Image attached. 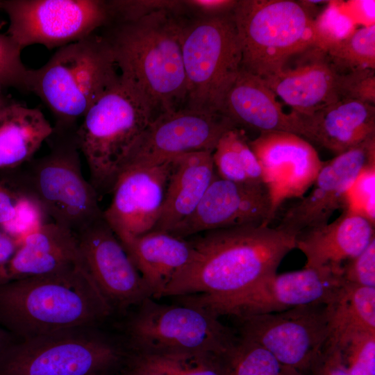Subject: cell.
I'll list each match as a JSON object with an SVG mask.
<instances>
[{"instance_id": "obj_29", "label": "cell", "mask_w": 375, "mask_h": 375, "mask_svg": "<svg viewBox=\"0 0 375 375\" xmlns=\"http://www.w3.org/2000/svg\"><path fill=\"white\" fill-rule=\"evenodd\" d=\"M216 174L237 183L263 184L259 162L238 127L225 132L212 151Z\"/></svg>"}, {"instance_id": "obj_22", "label": "cell", "mask_w": 375, "mask_h": 375, "mask_svg": "<svg viewBox=\"0 0 375 375\" xmlns=\"http://www.w3.org/2000/svg\"><path fill=\"white\" fill-rule=\"evenodd\" d=\"M374 234V224L343 210L333 222L297 234L295 247L306 258L304 267L326 268L340 274L342 266L364 251Z\"/></svg>"}, {"instance_id": "obj_13", "label": "cell", "mask_w": 375, "mask_h": 375, "mask_svg": "<svg viewBox=\"0 0 375 375\" xmlns=\"http://www.w3.org/2000/svg\"><path fill=\"white\" fill-rule=\"evenodd\" d=\"M240 337L269 351L283 365L305 375L328 340L331 303L239 319Z\"/></svg>"}, {"instance_id": "obj_23", "label": "cell", "mask_w": 375, "mask_h": 375, "mask_svg": "<svg viewBox=\"0 0 375 375\" xmlns=\"http://www.w3.org/2000/svg\"><path fill=\"white\" fill-rule=\"evenodd\" d=\"M81 262L76 235L47 222L23 237L11 259L0 266V284L53 273Z\"/></svg>"}, {"instance_id": "obj_32", "label": "cell", "mask_w": 375, "mask_h": 375, "mask_svg": "<svg viewBox=\"0 0 375 375\" xmlns=\"http://www.w3.org/2000/svg\"><path fill=\"white\" fill-rule=\"evenodd\" d=\"M339 74L360 69H375V25L355 29L346 38L324 51Z\"/></svg>"}, {"instance_id": "obj_2", "label": "cell", "mask_w": 375, "mask_h": 375, "mask_svg": "<svg viewBox=\"0 0 375 375\" xmlns=\"http://www.w3.org/2000/svg\"><path fill=\"white\" fill-rule=\"evenodd\" d=\"M180 15L160 11L134 21L110 23L101 35L119 76L146 99L155 117L185 107Z\"/></svg>"}, {"instance_id": "obj_39", "label": "cell", "mask_w": 375, "mask_h": 375, "mask_svg": "<svg viewBox=\"0 0 375 375\" xmlns=\"http://www.w3.org/2000/svg\"><path fill=\"white\" fill-rule=\"evenodd\" d=\"M340 277L344 283L375 288V238L359 255L342 266Z\"/></svg>"}, {"instance_id": "obj_5", "label": "cell", "mask_w": 375, "mask_h": 375, "mask_svg": "<svg viewBox=\"0 0 375 375\" xmlns=\"http://www.w3.org/2000/svg\"><path fill=\"white\" fill-rule=\"evenodd\" d=\"M76 131L53 128L46 140L49 152L13 172L24 195L53 222L77 234L102 218L103 210L97 191L83 176Z\"/></svg>"}, {"instance_id": "obj_10", "label": "cell", "mask_w": 375, "mask_h": 375, "mask_svg": "<svg viewBox=\"0 0 375 375\" xmlns=\"http://www.w3.org/2000/svg\"><path fill=\"white\" fill-rule=\"evenodd\" d=\"M340 274L326 268H307L271 274L233 295L219 299L201 294L178 297L185 303L219 317L238 319L278 312L315 303H331L343 285Z\"/></svg>"}, {"instance_id": "obj_12", "label": "cell", "mask_w": 375, "mask_h": 375, "mask_svg": "<svg viewBox=\"0 0 375 375\" xmlns=\"http://www.w3.org/2000/svg\"><path fill=\"white\" fill-rule=\"evenodd\" d=\"M9 19L7 34L21 47L42 44L49 49L81 40L110 22L107 1H1Z\"/></svg>"}, {"instance_id": "obj_8", "label": "cell", "mask_w": 375, "mask_h": 375, "mask_svg": "<svg viewBox=\"0 0 375 375\" xmlns=\"http://www.w3.org/2000/svg\"><path fill=\"white\" fill-rule=\"evenodd\" d=\"M181 47L186 108L219 112L222 99L241 68V49L232 13L183 19Z\"/></svg>"}, {"instance_id": "obj_30", "label": "cell", "mask_w": 375, "mask_h": 375, "mask_svg": "<svg viewBox=\"0 0 375 375\" xmlns=\"http://www.w3.org/2000/svg\"><path fill=\"white\" fill-rule=\"evenodd\" d=\"M223 360L226 375H303L260 344L242 337Z\"/></svg>"}, {"instance_id": "obj_31", "label": "cell", "mask_w": 375, "mask_h": 375, "mask_svg": "<svg viewBox=\"0 0 375 375\" xmlns=\"http://www.w3.org/2000/svg\"><path fill=\"white\" fill-rule=\"evenodd\" d=\"M140 364L160 375H226L223 357L210 353L140 354Z\"/></svg>"}, {"instance_id": "obj_19", "label": "cell", "mask_w": 375, "mask_h": 375, "mask_svg": "<svg viewBox=\"0 0 375 375\" xmlns=\"http://www.w3.org/2000/svg\"><path fill=\"white\" fill-rule=\"evenodd\" d=\"M81 262L111 306L151 297L141 274L103 217L76 234Z\"/></svg>"}, {"instance_id": "obj_46", "label": "cell", "mask_w": 375, "mask_h": 375, "mask_svg": "<svg viewBox=\"0 0 375 375\" xmlns=\"http://www.w3.org/2000/svg\"><path fill=\"white\" fill-rule=\"evenodd\" d=\"M13 101L0 90V112Z\"/></svg>"}, {"instance_id": "obj_36", "label": "cell", "mask_w": 375, "mask_h": 375, "mask_svg": "<svg viewBox=\"0 0 375 375\" xmlns=\"http://www.w3.org/2000/svg\"><path fill=\"white\" fill-rule=\"evenodd\" d=\"M316 47L325 51L333 44L348 37L356 29L353 20L331 2L314 19Z\"/></svg>"}, {"instance_id": "obj_3", "label": "cell", "mask_w": 375, "mask_h": 375, "mask_svg": "<svg viewBox=\"0 0 375 375\" xmlns=\"http://www.w3.org/2000/svg\"><path fill=\"white\" fill-rule=\"evenodd\" d=\"M110 310L82 262L0 284V327L24 338L86 327Z\"/></svg>"}, {"instance_id": "obj_37", "label": "cell", "mask_w": 375, "mask_h": 375, "mask_svg": "<svg viewBox=\"0 0 375 375\" xmlns=\"http://www.w3.org/2000/svg\"><path fill=\"white\" fill-rule=\"evenodd\" d=\"M374 190L375 163L358 174L347 193L344 210L360 215L374 224Z\"/></svg>"}, {"instance_id": "obj_16", "label": "cell", "mask_w": 375, "mask_h": 375, "mask_svg": "<svg viewBox=\"0 0 375 375\" xmlns=\"http://www.w3.org/2000/svg\"><path fill=\"white\" fill-rule=\"evenodd\" d=\"M172 159L151 166H124L118 173L105 221L120 242L153 231L162 208Z\"/></svg>"}, {"instance_id": "obj_45", "label": "cell", "mask_w": 375, "mask_h": 375, "mask_svg": "<svg viewBox=\"0 0 375 375\" xmlns=\"http://www.w3.org/2000/svg\"><path fill=\"white\" fill-rule=\"evenodd\" d=\"M11 339L7 331L0 327V353L10 344Z\"/></svg>"}, {"instance_id": "obj_42", "label": "cell", "mask_w": 375, "mask_h": 375, "mask_svg": "<svg viewBox=\"0 0 375 375\" xmlns=\"http://www.w3.org/2000/svg\"><path fill=\"white\" fill-rule=\"evenodd\" d=\"M238 0H185V10L197 15V18H211L232 13Z\"/></svg>"}, {"instance_id": "obj_9", "label": "cell", "mask_w": 375, "mask_h": 375, "mask_svg": "<svg viewBox=\"0 0 375 375\" xmlns=\"http://www.w3.org/2000/svg\"><path fill=\"white\" fill-rule=\"evenodd\" d=\"M130 333L141 354L202 352L225 356L235 344L232 332L219 317L193 306L141 303Z\"/></svg>"}, {"instance_id": "obj_35", "label": "cell", "mask_w": 375, "mask_h": 375, "mask_svg": "<svg viewBox=\"0 0 375 375\" xmlns=\"http://www.w3.org/2000/svg\"><path fill=\"white\" fill-rule=\"evenodd\" d=\"M107 3L109 24L134 21L160 11L181 14L185 10L183 1L178 0H114Z\"/></svg>"}, {"instance_id": "obj_47", "label": "cell", "mask_w": 375, "mask_h": 375, "mask_svg": "<svg viewBox=\"0 0 375 375\" xmlns=\"http://www.w3.org/2000/svg\"><path fill=\"white\" fill-rule=\"evenodd\" d=\"M0 3H1V1H0Z\"/></svg>"}, {"instance_id": "obj_15", "label": "cell", "mask_w": 375, "mask_h": 375, "mask_svg": "<svg viewBox=\"0 0 375 375\" xmlns=\"http://www.w3.org/2000/svg\"><path fill=\"white\" fill-rule=\"evenodd\" d=\"M375 163V138L324 161L310 192L290 206L276 227L296 235L329 222L344 209L347 193L361 171Z\"/></svg>"}, {"instance_id": "obj_43", "label": "cell", "mask_w": 375, "mask_h": 375, "mask_svg": "<svg viewBox=\"0 0 375 375\" xmlns=\"http://www.w3.org/2000/svg\"><path fill=\"white\" fill-rule=\"evenodd\" d=\"M19 240L4 231L0 238V266L9 261L16 252Z\"/></svg>"}, {"instance_id": "obj_20", "label": "cell", "mask_w": 375, "mask_h": 375, "mask_svg": "<svg viewBox=\"0 0 375 375\" xmlns=\"http://www.w3.org/2000/svg\"><path fill=\"white\" fill-rule=\"evenodd\" d=\"M293 67L284 66L265 84L299 115H309L339 100L335 69L326 52L312 47Z\"/></svg>"}, {"instance_id": "obj_44", "label": "cell", "mask_w": 375, "mask_h": 375, "mask_svg": "<svg viewBox=\"0 0 375 375\" xmlns=\"http://www.w3.org/2000/svg\"><path fill=\"white\" fill-rule=\"evenodd\" d=\"M125 375H160L156 372L136 362L133 369L128 372Z\"/></svg>"}, {"instance_id": "obj_21", "label": "cell", "mask_w": 375, "mask_h": 375, "mask_svg": "<svg viewBox=\"0 0 375 375\" xmlns=\"http://www.w3.org/2000/svg\"><path fill=\"white\" fill-rule=\"evenodd\" d=\"M219 112L236 127L242 126L260 133L282 131L304 137L301 117L293 111L285 112L265 81L241 68L226 90Z\"/></svg>"}, {"instance_id": "obj_7", "label": "cell", "mask_w": 375, "mask_h": 375, "mask_svg": "<svg viewBox=\"0 0 375 375\" xmlns=\"http://www.w3.org/2000/svg\"><path fill=\"white\" fill-rule=\"evenodd\" d=\"M241 69L263 81L316 47L314 19L301 1L238 0L233 10Z\"/></svg>"}, {"instance_id": "obj_17", "label": "cell", "mask_w": 375, "mask_h": 375, "mask_svg": "<svg viewBox=\"0 0 375 375\" xmlns=\"http://www.w3.org/2000/svg\"><path fill=\"white\" fill-rule=\"evenodd\" d=\"M249 144L260 165L274 218L285 201L304 196L324 161L309 142L292 133H262Z\"/></svg>"}, {"instance_id": "obj_40", "label": "cell", "mask_w": 375, "mask_h": 375, "mask_svg": "<svg viewBox=\"0 0 375 375\" xmlns=\"http://www.w3.org/2000/svg\"><path fill=\"white\" fill-rule=\"evenodd\" d=\"M26 199L18 187L12 169H1L0 228H4L15 219Z\"/></svg>"}, {"instance_id": "obj_14", "label": "cell", "mask_w": 375, "mask_h": 375, "mask_svg": "<svg viewBox=\"0 0 375 375\" xmlns=\"http://www.w3.org/2000/svg\"><path fill=\"white\" fill-rule=\"evenodd\" d=\"M234 127L220 112L183 108L161 113L131 144L119 169L124 166L156 165L190 152L213 151L222 135Z\"/></svg>"}, {"instance_id": "obj_26", "label": "cell", "mask_w": 375, "mask_h": 375, "mask_svg": "<svg viewBox=\"0 0 375 375\" xmlns=\"http://www.w3.org/2000/svg\"><path fill=\"white\" fill-rule=\"evenodd\" d=\"M120 242L155 298L160 297L192 253L188 240L162 231H152Z\"/></svg>"}, {"instance_id": "obj_25", "label": "cell", "mask_w": 375, "mask_h": 375, "mask_svg": "<svg viewBox=\"0 0 375 375\" xmlns=\"http://www.w3.org/2000/svg\"><path fill=\"white\" fill-rule=\"evenodd\" d=\"M215 176L212 151H194L174 158L162 208L153 231L169 233L188 218Z\"/></svg>"}, {"instance_id": "obj_38", "label": "cell", "mask_w": 375, "mask_h": 375, "mask_svg": "<svg viewBox=\"0 0 375 375\" xmlns=\"http://www.w3.org/2000/svg\"><path fill=\"white\" fill-rule=\"evenodd\" d=\"M339 99H348L369 104L375 103V72L372 69H360L339 74Z\"/></svg>"}, {"instance_id": "obj_41", "label": "cell", "mask_w": 375, "mask_h": 375, "mask_svg": "<svg viewBox=\"0 0 375 375\" xmlns=\"http://www.w3.org/2000/svg\"><path fill=\"white\" fill-rule=\"evenodd\" d=\"M305 375H351L335 347L325 345Z\"/></svg>"}, {"instance_id": "obj_18", "label": "cell", "mask_w": 375, "mask_h": 375, "mask_svg": "<svg viewBox=\"0 0 375 375\" xmlns=\"http://www.w3.org/2000/svg\"><path fill=\"white\" fill-rule=\"evenodd\" d=\"M273 219L264 184L233 182L216 174L194 211L169 233L186 239L217 229L269 226Z\"/></svg>"}, {"instance_id": "obj_4", "label": "cell", "mask_w": 375, "mask_h": 375, "mask_svg": "<svg viewBox=\"0 0 375 375\" xmlns=\"http://www.w3.org/2000/svg\"><path fill=\"white\" fill-rule=\"evenodd\" d=\"M119 76L109 45L95 32L58 48L43 66L31 69L29 92L51 111L53 128L76 130L78 120Z\"/></svg>"}, {"instance_id": "obj_28", "label": "cell", "mask_w": 375, "mask_h": 375, "mask_svg": "<svg viewBox=\"0 0 375 375\" xmlns=\"http://www.w3.org/2000/svg\"><path fill=\"white\" fill-rule=\"evenodd\" d=\"M375 333V288L343 283L331 303L327 345L358 333Z\"/></svg>"}, {"instance_id": "obj_34", "label": "cell", "mask_w": 375, "mask_h": 375, "mask_svg": "<svg viewBox=\"0 0 375 375\" xmlns=\"http://www.w3.org/2000/svg\"><path fill=\"white\" fill-rule=\"evenodd\" d=\"M22 50L7 33H0V86L29 92L31 69L22 61Z\"/></svg>"}, {"instance_id": "obj_27", "label": "cell", "mask_w": 375, "mask_h": 375, "mask_svg": "<svg viewBox=\"0 0 375 375\" xmlns=\"http://www.w3.org/2000/svg\"><path fill=\"white\" fill-rule=\"evenodd\" d=\"M53 129L40 109L13 101L0 112V170L28 162Z\"/></svg>"}, {"instance_id": "obj_24", "label": "cell", "mask_w": 375, "mask_h": 375, "mask_svg": "<svg viewBox=\"0 0 375 375\" xmlns=\"http://www.w3.org/2000/svg\"><path fill=\"white\" fill-rule=\"evenodd\" d=\"M304 137L336 153L375 138V107L340 99L309 115H299Z\"/></svg>"}, {"instance_id": "obj_6", "label": "cell", "mask_w": 375, "mask_h": 375, "mask_svg": "<svg viewBox=\"0 0 375 375\" xmlns=\"http://www.w3.org/2000/svg\"><path fill=\"white\" fill-rule=\"evenodd\" d=\"M154 118L146 99L120 76L86 112L76 138L99 197L111 193L125 154Z\"/></svg>"}, {"instance_id": "obj_1", "label": "cell", "mask_w": 375, "mask_h": 375, "mask_svg": "<svg viewBox=\"0 0 375 375\" xmlns=\"http://www.w3.org/2000/svg\"><path fill=\"white\" fill-rule=\"evenodd\" d=\"M190 238V260L160 297L233 295L276 273L283 258L296 248L295 235L264 225L213 230Z\"/></svg>"}, {"instance_id": "obj_33", "label": "cell", "mask_w": 375, "mask_h": 375, "mask_svg": "<svg viewBox=\"0 0 375 375\" xmlns=\"http://www.w3.org/2000/svg\"><path fill=\"white\" fill-rule=\"evenodd\" d=\"M333 347L351 375H375V333H356Z\"/></svg>"}, {"instance_id": "obj_11", "label": "cell", "mask_w": 375, "mask_h": 375, "mask_svg": "<svg viewBox=\"0 0 375 375\" xmlns=\"http://www.w3.org/2000/svg\"><path fill=\"white\" fill-rule=\"evenodd\" d=\"M119 358L108 340L65 331L10 343L0 353V375H103Z\"/></svg>"}]
</instances>
